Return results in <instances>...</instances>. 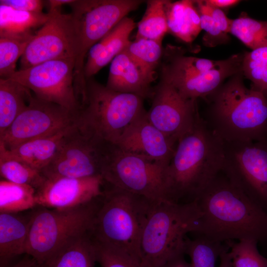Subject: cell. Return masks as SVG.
<instances>
[{
  "instance_id": "6da1fadb",
  "label": "cell",
  "mask_w": 267,
  "mask_h": 267,
  "mask_svg": "<svg viewBox=\"0 0 267 267\" xmlns=\"http://www.w3.org/2000/svg\"><path fill=\"white\" fill-rule=\"evenodd\" d=\"M194 201L202 214L195 233L221 242H267V212L244 194L222 170Z\"/></svg>"
},
{
  "instance_id": "7a4b0ae2",
  "label": "cell",
  "mask_w": 267,
  "mask_h": 267,
  "mask_svg": "<svg viewBox=\"0 0 267 267\" xmlns=\"http://www.w3.org/2000/svg\"><path fill=\"white\" fill-rule=\"evenodd\" d=\"M224 142L200 115L192 129L178 141L162 175L163 199L192 202L222 170Z\"/></svg>"
},
{
  "instance_id": "3957f363",
  "label": "cell",
  "mask_w": 267,
  "mask_h": 267,
  "mask_svg": "<svg viewBox=\"0 0 267 267\" xmlns=\"http://www.w3.org/2000/svg\"><path fill=\"white\" fill-rule=\"evenodd\" d=\"M242 73L229 78L205 99L208 128L223 142L264 139L267 134V95L247 88Z\"/></svg>"
},
{
  "instance_id": "277c9868",
  "label": "cell",
  "mask_w": 267,
  "mask_h": 267,
  "mask_svg": "<svg viewBox=\"0 0 267 267\" xmlns=\"http://www.w3.org/2000/svg\"><path fill=\"white\" fill-rule=\"evenodd\" d=\"M156 201L104 182L92 231L93 238L118 248L142 264L141 235Z\"/></svg>"
},
{
  "instance_id": "5b68a950",
  "label": "cell",
  "mask_w": 267,
  "mask_h": 267,
  "mask_svg": "<svg viewBox=\"0 0 267 267\" xmlns=\"http://www.w3.org/2000/svg\"><path fill=\"white\" fill-rule=\"evenodd\" d=\"M201 215L195 201L185 203L156 201L140 240L143 267H162L176 254L184 252L187 235L195 232Z\"/></svg>"
},
{
  "instance_id": "8992f818",
  "label": "cell",
  "mask_w": 267,
  "mask_h": 267,
  "mask_svg": "<svg viewBox=\"0 0 267 267\" xmlns=\"http://www.w3.org/2000/svg\"><path fill=\"white\" fill-rule=\"evenodd\" d=\"M102 195L73 208L41 207L34 211L31 214L25 254L43 266L69 243L92 232Z\"/></svg>"
},
{
  "instance_id": "52a82bcc",
  "label": "cell",
  "mask_w": 267,
  "mask_h": 267,
  "mask_svg": "<svg viewBox=\"0 0 267 267\" xmlns=\"http://www.w3.org/2000/svg\"><path fill=\"white\" fill-rule=\"evenodd\" d=\"M86 81L87 100L76 124L98 141L116 144L131 124L146 111L144 99L112 90L93 77Z\"/></svg>"
},
{
  "instance_id": "ba28073f",
  "label": "cell",
  "mask_w": 267,
  "mask_h": 267,
  "mask_svg": "<svg viewBox=\"0 0 267 267\" xmlns=\"http://www.w3.org/2000/svg\"><path fill=\"white\" fill-rule=\"evenodd\" d=\"M143 2L140 0H74L70 4L76 40L74 87L78 99L84 100L87 96L85 59L89 49Z\"/></svg>"
},
{
  "instance_id": "9c48e42d",
  "label": "cell",
  "mask_w": 267,
  "mask_h": 267,
  "mask_svg": "<svg viewBox=\"0 0 267 267\" xmlns=\"http://www.w3.org/2000/svg\"><path fill=\"white\" fill-rule=\"evenodd\" d=\"M101 157L104 183L153 201L164 200L162 175L165 168L160 164L107 142L102 144Z\"/></svg>"
},
{
  "instance_id": "30bf717a",
  "label": "cell",
  "mask_w": 267,
  "mask_h": 267,
  "mask_svg": "<svg viewBox=\"0 0 267 267\" xmlns=\"http://www.w3.org/2000/svg\"><path fill=\"white\" fill-rule=\"evenodd\" d=\"M223 142L222 172L249 199L267 212V138Z\"/></svg>"
},
{
  "instance_id": "8fae6325",
  "label": "cell",
  "mask_w": 267,
  "mask_h": 267,
  "mask_svg": "<svg viewBox=\"0 0 267 267\" xmlns=\"http://www.w3.org/2000/svg\"><path fill=\"white\" fill-rule=\"evenodd\" d=\"M75 66L73 58L52 60L16 71L8 79L33 91L36 97L78 115L81 105L74 87Z\"/></svg>"
},
{
  "instance_id": "7c38bea8",
  "label": "cell",
  "mask_w": 267,
  "mask_h": 267,
  "mask_svg": "<svg viewBox=\"0 0 267 267\" xmlns=\"http://www.w3.org/2000/svg\"><path fill=\"white\" fill-rule=\"evenodd\" d=\"M77 116L57 104L32 96L26 108L0 135V144L9 150L53 135L76 124Z\"/></svg>"
},
{
  "instance_id": "4fadbf2b",
  "label": "cell",
  "mask_w": 267,
  "mask_h": 267,
  "mask_svg": "<svg viewBox=\"0 0 267 267\" xmlns=\"http://www.w3.org/2000/svg\"><path fill=\"white\" fill-rule=\"evenodd\" d=\"M103 142L84 133L75 124L64 135L52 160L41 172L47 179L101 176Z\"/></svg>"
},
{
  "instance_id": "5bb4252c",
  "label": "cell",
  "mask_w": 267,
  "mask_h": 267,
  "mask_svg": "<svg viewBox=\"0 0 267 267\" xmlns=\"http://www.w3.org/2000/svg\"><path fill=\"white\" fill-rule=\"evenodd\" d=\"M48 13V19L35 34L21 57L20 69L52 60H75L76 40L71 14L62 13L60 8Z\"/></svg>"
},
{
  "instance_id": "9a60e30c",
  "label": "cell",
  "mask_w": 267,
  "mask_h": 267,
  "mask_svg": "<svg viewBox=\"0 0 267 267\" xmlns=\"http://www.w3.org/2000/svg\"><path fill=\"white\" fill-rule=\"evenodd\" d=\"M148 120L177 141L189 132L200 116L197 100L183 97L170 84L161 79L154 88Z\"/></svg>"
},
{
  "instance_id": "2e32d148",
  "label": "cell",
  "mask_w": 267,
  "mask_h": 267,
  "mask_svg": "<svg viewBox=\"0 0 267 267\" xmlns=\"http://www.w3.org/2000/svg\"><path fill=\"white\" fill-rule=\"evenodd\" d=\"M101 176L85 178H58L45 180L36 190L37 206L67 209L87 204L103 194Z\"/></svg>"
},
{
  "instance_id": "e0dca14e",
  "label": "cell",
  "mask_w": 267,
  "mask_h": 267,
  "mask_svg": "<svg viewBox=\"0 0 267 267\" xmlns=\"http://www.w3.org/2000/svg\"><path fill=\"white\" fill-rule=\"evenodd\" d=\"M146 112L131 124L115 144L127 151L149 158L166 168L178 141L152 124L146 118Z\"/></svg>"
},
{
  "instance_id": "ac0fdd59",
  "label": "cell",
  "mask_w": 267,
  "mask_h": 267,
  "mask_svg": "<svg viewBox=\"0 0 267 267\" xmlns=\"http://www.w3.org/2000/svg\"><path fill=\"white\" fill-rule=\"evenodd\" d=\"M135 26L134 20L126 16L91 47L84 68L86 81L127 48L131 42L130 36Z\"/></svg>"
},
{
  "instance_id": "d6986e66",
  "label": "cell",
  "mask_w": 267,
  "mask_h": 267,
  "mask_svg": "<svg viewBox=\"0 0 267 267\" xmlns=\"http://www.w3.org/2000/svg\"><path fill=\"white\" fill-rule=\"evenodd\" d=\"M152 83L126 49L111 61L106 86L143 99L151 98L154 91Z\"/></svg>"
},
{
  "instance_id": "ffe728a7",
  "label": "cell",
  "mask_w": 267,
  "mask_h": 267,
  "mask_svg": "<svg viewBox=\"0 0 267 267\" xmlns=\"http://www.w3.org/2000/svg\"><path fill=\"white\" fill-rule=\"evenodd\" d=\"M71 127L53 135L27 141L9 150L0 144V151L41 172L52 160Z\"/></svg>"
},
{
  "instance_id": "44dd1931",
  "label": "cell",
  "mask_w": 267,
  "mask_h": 267,
  "mask_svg": "<svg viewBox=\"0 0 267 267\" xmlns=\"http://www.w3.org/2000/svg\"><path fill=\"white\" fill-rule=\"evenodd\" d=\"M165 8L168 33L184 43L192 42L202 30L195 0H165Z\"/></svg>"
},
{
  "instance_id": "7402d4cb",
  "label": "cell",
  "mask_w": 267,
  "mask_h": 267,
  "mask_svg": "<svg viewBox=\"0 0 267 267\" xmlns=\"http://www.w3.org/2000/svg\"><path fill=\"white\" fill-rule=\"evenodd\" d=\"M31 215L0 214V259L3 266L15 257L25 253Z\"/></svg>"
},
{
  "instance_id": "603a6c76",
  "label": "cell",
  "mask_w": 267,
  "mask_h": 267,
  "mask_svg": "<svg viewBox=\"0 0 267 267\" xmlns=\"http://www.w3.org/2000/svg\"><path fill=\"white\" fill-rule=\"evenodd\" d=\"M96 262L94 241L90 232L69 243L43 267H95Z\"/></svg>"
},
{
  "instance_id": "cb8c5ba5",
  "label": "cell",
  "mask_w": 267,
  "mask_h": 267,
  "mask_svg": "<svg viewBox=\"0 0 267 267\" xmlns=\"http://www.w3.org/2000/svg\"><path fill=\"white\" fill-rule=\"evenodd\" d=\"M30 90L9 79L0 78V135L26 108Z\"/></svg>"
},
{
  "instance_id": "d4e9b609",
  "label": "cell",
  "mask_w": 267,
  "mask_h": 267,
  "mask_svg": "<svg viewBox=\"0 0 267 267\" xmlns=\"http://www.w3.org/2000/svg\"><path fill=\"white\" fill-rule=\"evenodd\" d=\"M49 17L48 13L22 11L0 5V37H22L34 34L32 30L42 27Z\"/></svg>"
},
{
  "instance_id": "484cf974",
  "label": "cell",
  "mask_w": 267,
  "mask_h": 267,
  "mask_svg": "<svg viewBox=\"0 0 267 267\" xmlns=\"http://www.w3.org/2000/svg\"><path fill=\"white\" fill-rule=\"evenodd\" d=\"M126 50L153 82L156 79V70L160 66L163 54L162 41L135 39L131 42Z\"/></svg>"
},
{
  "instance_id": "4316f807",
  "label": "cell",
  "mask_w": 267,
  "mask_h": 267,
  "mask_svg": "<svg viewBox=\"0 0 267 267\" xmlns=\"http://www.w3.org/2000/svg\"><path fill=\"white\" fill-rule=\"evenodd\" d=\"M36 206L35 188L29 185L0 180V213H18Z\"/></svg>"
},
{
  "instance_id": "83f0119b",
  "label": "cell",
  "mask_w": 267,
  "mask_h": 267,
  "mask_svg": "<svg viewBox=\"0 0 267 267\" xmlns=\"http://www.w3.org/2000/svg\"><path fill=\"white\" fill-rule=\"evenodd\" d=\"M168 33L165 0H149L141 19L137 24L135 39L162 41Z\"/></svg>"
},
{
  "instance_id": "f1b7e54d",
  "label": "cell",
  "mask_w": 267,
  "mask_h": 267,
  "mask_svg": "<svg viewBox=\"0 0 267 267\" xmlns=\"http://www.w3.org/2000/svg\"><path fill=\"white\" fill-rule=\"evenodd\" d=\"M230 34L251 50L267 45V20H256L242 12L232 19Z\"/></svg>"
},
{
  "instance_id": "f546056e",
  "label": "cell",
  "mask_w": 267,
  "mask_h": 267,
  "mask_svg": "<svg viewBox=\"0 0 267 267\" xmlns=\"http://www.w3.org/2000/svg\"><path fill=\"white\" fill-rule=\"evenodd\" d=\"M0 175L2 179L38 189L46 178L41 172L18 159L0 151Z\"/></svg>"
},
{
  "instance_id": "4dcf8cb0",
  "label": "cell",
  "mask_w": 267,
  "mask_h": 267,
  "mask_svg": "<svg viewBox=\"0 0 267 267\" xmlns=\"http://www.w3.org/2000/svg\"><path fill=\"white\" fill-rule=\"evenodd\" d=\"M225 245L203 236L193 239H187L185 246V254L190 259L192 267H216V262Z\"/></svg>"
},
{
  "instance_id": "1f68e13d",
  "label": "cell",
  "mask_w": 267,
  "mask_h": 267,
  "mask_svg": "<svg viewBox=\"0 0 267 267\" xmlns=\"http://www.w3.org/2000/svg\"><path fill=\"white\" fill-rule=\"evenodd\" d=\"M242 74L251 89L267 95V45L244 52Z\"/></svg>"
},
{
  "instance_id": "d6a6232c",
  "label": "cell",
  "mask_w": 267,
  "mask_h": 267,
  "mask_svg": "<svg viewBox=\"0 0 267 267\" xmlns=\"http://www.w3.org/2000/svg\"><path fill=\"white\" fill-rule=\"evenodd\" d=\"M34 35L0 37V78L8 79L15 73L17 60L21 57Z\"/></svg>"
},
{
  "instance_id": "836d02e7",
  "label": "cell",
  "mask_w": 267,
  "mask_h": 267,
  "mask_svg": "<svg viewBox=\"0 0 267 267\" xmlns=\"http://www.w3.org/2000/svg\"><path fill=\"white\" fill-rule=\"evenodd\" d=\"M232 267H267V258L262 255L254 240H230L225 242Z\"/></svg>"
},
{
  "instance_id": "e575fe53",
  "label": "cell",
  "mask_w": 267,
  "mask_h": 267,
  "mask_svg": "<svg viewBox=\"0 0 267 267\" xmlns=\"http://www.w3.org/2000/svg\"><path fill=\"white\" fill-rule=\"evenodd\" d=\"M94 241L96 262L100 267H143L139 262L118 248L95 239Z\"/></svg>"
},
{
  "instance_id": "d590c367",
  "label": "cell",
  "mask_w": 267,
  "mask_h": 267,
  "mask_svg": "<svg viewBox=\"0 0 267 267\" xmlns=\"http://www.w3.org/2000/svg\"><path fill=\"white\" fill-rule=\"evenodd\" d=\"M195 2L200 14L201 28L205 31L203 44L211 47L228 43L230 40L228 34L222 32L215 22L206 8L205 1L195 0Z\"/></svg>"
},
{
  "instance_id": "8d00e7d4",
  "label": "cell",
  "mask_w": 267,
  "mask_h": 267,
  "mask_svg": "<svg viewBox=\"0 0 267 267\" xmlns=\"http://www.w3.org/2000/svg\"><path fill=\"white\" fill-rule=\"evenodd\" d=\"M0 5L11 7L16 10L30 12H43L44 1L40 0H0Z\"/></svg>"
},
{
  "instance_id": "74e56055",
  "label": "cell",
  "mask_w": 267,
  "mask_h": 267,
  "mask_svg": "<svg viewBox=\"0 0 267 267\" xmlns=\"http://www.w3.org/2000/svg\"><path fill=\"white\" fill-rule=\"evenodd\" d=\"M204 1L207 10L221 30L225 33H230L232 19L228 18L222 9L214 7L208 4L206 0Z\"/></svg>"
},
{
  "instance_id": "f35d334b",
  "label": "cell",
  "mask_w": 267,
  "mask_h": 267,
  "mask_svg": "<svg viewBox=\"0 0 267 267\" xmlns=\"http://www.w3.org/2000/svg\"><path fill=\"white\" fill-rule=\"evenodd\" d=\"M185 253L180 252L168 260L162 267H192L185 258Z\"/></svg>"
},
{
  "instance_id": "ab89813d",
  "label": "cell",
  "mask_w": 267,
  "mask_h": 267,
  "mask_svg": "<svg viewBox=\"0 0 267 267\" xmlns=\"http://www.w3.org/2000/svg\"><path fill=\"white\" fill-rule=\"evenodd\" d=\"M210 5L224 9L230 8L239 3L241 1L238 0H206Z\"/></svg>"
},
{
  "instance_id": "60d3db41",
  "label": "cell",
  "mask_w": 267,
  "mask_h": 267,
  "mask_svg": "<svg viewBox=\"0 0 267 267\" xmlns=\"http://www.w3.org/2000/svg\"><path fill=\"white\" fill-rule=\"evenodd\" d=\"M12 267H43V266L33 258L28 255Z\"/></svg>"
},
{
  "instance_id": "b9f144b4",
  "label": "cell",
  "mask_w": 267,
  "mask_h": 267,
  "mask_svg": "<svg viewBox=\"0 0 267 267\" xmlns=\"http://www.w3.org/2000/svg\"><path fill=\"white\" fill-rule=\"evenodd\" d=\"M218 267H232L229 252V247L224 250L220 256Z\"/></svg>"
},
{
  "instance_id": "7bdbcfd3",
  "label": "cell",
  "mask_w": 267,
  "mask_h": 267,
  "mask_svg": "<svg viewBox=\"0 0 267 267\" xmlns=\"http://www.w3.org/2000/svg\"><path fill=\"white\" fill-rule=\"evenodd\" d=\"M74 0H48L49 9L52 10L57 8H60L61 6L64 4H70Z\"/></svg>"
},
{
  "instance_id": "ee69618b",
  "label": "cell",
  "mask_w": 267,
  "mask_h": 267,
  "mask_svg": "<svg viewBox=\"0 0 267 267\" xmlns=\"http://www.w3.org/2000/svg\"><path fill=\"white\" fill-rule=\"evenodd\" d=\"M266 138H267V137Z\"/></svg>"
}]
</instances>
